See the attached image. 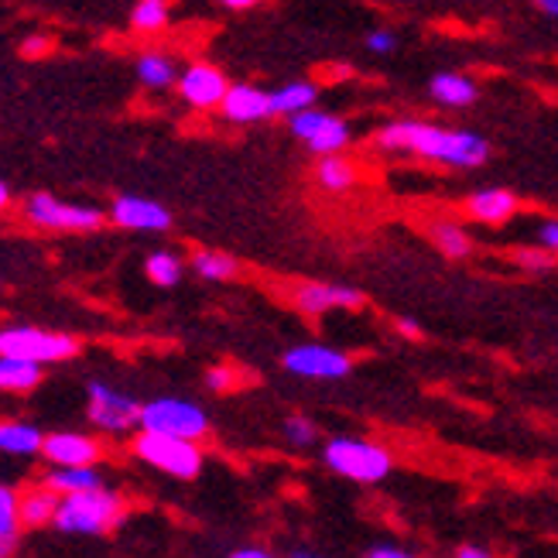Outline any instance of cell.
I'll list each match as a JSON object with an SVG mask.
<instances>
[{"label": "cell", "mask_w": 558, "mask_h": 558, "mask_svg": "<svg viewBox=\"0 0 558 558\" xmlns=\"http://www.w3.org/2000/svg\"><path fill=\"white\" fill-rule=\"evenodd\" d=\"M377 144L387 151H415L432 161H446L459 168H476L490 158V144L470 131H449L418 120H398L377 134Z\"/></svg>", "instance_id": "1"}, {"label": "cell", "mask_w": 558, "mask_h": 558, "mask_svg": "<svg viewBox=\"0 0 558 558\" xmlns=\"http://www.w3.org/2000/svg\"><path fill=\"white\" fill-rule=\"evenodd\" d=\"M124 518V500L120 494L107 490V487H89V490H80V494H65L59 500V511H56V531L62 535H83V538H93V535H107L113 531Z\"/></svg>", "instance_id": "2"}, {"label": "cell", "mask_w": 558, "mask_h": 558, "mask_svg": "<svg viewBox=\"0 0 558 558\" xmlns=\"http://www.w3.org/2000/svg\"><path fill=\"white\" fill-rule=\"evenodd\" d=\"M134 456L179 480H196L203 470V449L192 439H179V435H165V432L141 428V435L134 439Z\"/></svg>", "instance_id": "3"}, {"label": "cell", "mask_w": 558, "mask_h": 558, "mask_svg": "<svg viewBox=\"0 0 558 558\" xmlns=\"http://www.w3.org/2000/svg\"><path fill=\"white\" fill-rule=\"evenodd\" d=\"M83 347L76 336L69 332H48V329H35V326H11L0 329V353L4 356H21L32 363H62L72 360Z\"/></svg>", "instance_id": "4"}, {"label": "cell", "mask_w": 558, "mask_h": 558, "mask_svg": "<svg viewBox=\"0 0 558 558\" xmlns=\"http://www.w3.org/2000/svg\"><path fill=\"white\" fill-rule=\"evenodd\" d=\"M326 466L356 483H377L391 473V452L363 439H332L326 446Z\"/></svg>", "instance_id": "5"}, {"label": "cell", "mask_w": 558, "mask_h": 558, "mask_svg": "<svg viewBox=\"0 0 558 558\" xmlns=\"http://www.w3.org/2000/svg\"><path fill=\"white\" fill-rule=\"evenodd\" d=\"M24 220L41 230L89 233V230H100L107 223V216L96 206H72V203L56 199L52 192H35V196L24 203Z\"/></svg>", "instance_id": "6"}, {"label": "cell", "mask_w": 558, "mask_h": 558, "mask_svg": "<svg viewBox=\"0 0 558 558\" xmlns=\"http://www.w3.org/2000/svg\"><path fill=\"white\" fill-rule=\"evenodd\" d=\"M141 428L148 432H165V435H179V439L199 442L209 432V418L199 404L182 401V398H158L141 404Z\"/></svg>", "instance_id": "7"}, {"label": "cell", "mask_w": 558, "mask_h": 558, "mask_svg": "<svg viewBox=\"0 0 558 558\" xmlns=\"http://www.w3.org/2000/svg\"><path fill=\"white\" fill-rule=\"evenodd\" d=\"M86 415L96 428L120 435V432H131L141 425V404L131 395L117 391V387L93 380L86 387Z\"/></svg>", "instance_id": "8"}, {"label": "cell", "mask_w": 558, "mask_h": 558, "mask_svg": "<svg viewBox=\"0 0 558 558\" xmlns=\"http://www.w3.org/2000/svg\"><path fill=\"white\" fill-rule=\"evenodd\" d=\"M291 134L302 137L315 155H332L343 151L350 144V128L339 117L323 113V110H299L291 113Z\"/></svg>", "instance_id": "9"}, {"label": "cell", "mask_w": 558, "mask_h": 558, "mask_svg": "<svg viewBox=\"0 0 558 558\" xmlns=\"http://www.w3.org/2000/svg\"><path fill=\"white\" fill-rule=\"evenodd\" d=\"M284 371L288 374H299V377H319V380H329V377H347L353 360L339 350H329V347H295L284 353Z\"/></svg>", "instance_id": "10"}, {"label": "cell", "mask_w": 558, "mask_h": 558, "mask_svg": "<svg viewBox=\"0 0 558 558\" xmlns=\"http://www.w3.org/2000/svg\"><path fill=\"white\" fill-rule=\"evenodd\" d=\"M230 83L227 76L216 65H206V62H196V65H189L182 76H179V93H182V100L192 104V107H199V110H209V107H220L223 104V96H227Z\"/></svg>", "instance_id": "11"}, {"label": "cell", "mask_w": 558, "mask_h": 558, "mask_svg": "<svg viewBox=\"0 0 558 558\" xmlns=\"http://www.w3.org/2000/svg\"><path fill=\"white\" fill-rule=\"evenodd\" d=\"M41 456L52 466H89L100 459V442L89 439L83 432H56V435H45Z\"/></svg>", "instance_id": "12"}, {"label": "cell", "mask_w": 558, "mask_h": 558, "mask_svg": "<svg viewBox=\"0 0 558 558\" xmlns=\"http://www.w3.org/2000/svg\"><path fill=\"white\" fill-rule=\"evenodd\" d=\"M110 220L124 230H155L158 233V230L172 227V213L144 196H120L110 206Z\"/></svg>", "instance_id": "13"}, {"label": "cell", "mask_w": 558, "mask_h": 558, "mask_svg": "<svg viewBox=\"0 0 558 558\" xmlns=\"http://www.w3.org/2000/svg\"><path fill=\"white\" fill-rule=\"evenodd\" d=\"M223 117L233 120V124H257V120H268L275 117L271 110V93H264L257 86H247V83H236L227 89L223 104H220Z\"/></svg>", "instance_id": "14"}, {"label": "cell", "mask_w": 558, "mask_h": 558, "mask_svg": "<svg viewBox=\"0 0 558 558\" xmlns=\"http://www.w3.org/2000/svg\"><path fill=\"white\" fill-rule=\"evenodd\" d=\"M295 305L305 315H323L332 308H360L363 291L343 288V284H302L295 288Z\"/></svg>", "instance_id": "15"}, {"label": "cell", "mask_w": 558, "mask_h": 558, "mask_svg": "<svg viewBox=\"0 0 558 558\" xmlns=\"http://www.w3.org/2000/svg\"><path fill=\"white\" fill-rule=\"evenodd\" d=\"M466 209L480 223H504L518 213V196L507 189H480L466 199Z\"/></svg>", "instance_id": "16"}, {"label": "cell", "mask_w": 558, "mask_h": 558, "mask_svg": "<svg viewBox=\"0 0 558 558\" xmlns=\"http://www.w3.org/2000/svg\"><path fill=\"white\" fill-rule=\"evenodd\" d=\"M59 500L62 494L52 490L45 483L38 490H28L17 497V514H21V527H45L56 521V511H59Z\"/></svg>", "instance_id": "17"}, {"label": "cell", "mask_w": 558, "mask_h": 558, "mask_svg": "<svg viewBox=\"0 0 558 558\" xmlns=\"http://www.w3.org/2000/svg\"><path fill=\"white\" fill-rule=\"evenodd\" d=\"M45 367L32 360H21V356H4L0 353V391L8 395H28L41 384Z\"/></svg>", "instance_id": "18"}, {"label": "cell", "mask_w": 558, "mask_h": 558, "mask_svg": "<svg viewBox=\"0 0 558 558\" xmlns=\"http://www.w3.org/2000/svg\"><path fill=\"white\" fill-rule=\"evenodd\" d=\"M45 435L28 422H0V452L8 456H35L41 452Z\"/></svg>", "instance_id": "19"}, {"label": "cell", "mask_w": 558, "mask_h": 558, "mask_svg": "<svg viewBox=\"0 0 558 558\" xmlns=\"http://www.w3.org/2000/svg\"><path fill=\"white\" fill-rule=\"evenodd\" d=\"M45 483H48L52 490H59L62 497H65V494L89 490V487H104L100 470H96L93 463H89V466H56L52 473H48Z\"/></svg>", "instance_id": "20"}, {"label": "cell", "mask_w": 558, "mask_h": 558, "mask_svg": "<svg viewBox=\"0 0 558 558\" xmlns=\"http://www.w3.org/2000/svg\"><path fill=\"white\" fill-rule=\"evenodd\" d=\"M137 80L148 86V89H168L179 83V72H175V62L172 56L165 52H144L137 59Z\"/></svg>", "instance_id": "21"}, {"label": "cell", "mask_w": 558, "mask_h": 558, "mask_svg": "<svg viewBox=\"0 0 558 558\" xmlns=\"http://www.w3.org/2000/svg\"><path fill=\"white\" fill-rule=\"evenodd\" d=\"M432 96L446 107H470L476 100V83L459 76V72H442L432 80Z\"/></svg>", "instance_id": "22"}, {"label": "cell", "mask_w": 558, "mask_h": 558, "mask_svg": "<svg viewBox=\"0 0 558 558\" xmlns=\"http://www.w3.org/2000/svg\"><path fill=\"white\" fill-rule=\"evenodd\" d=\"M315 179H319V185L329 192H347L356 185V165L332 151L319 161V168H315Z\"/></svg>", "instance_id": "23"}, {"label": "cell", "mask_w": 558, "mask_h": 558, "mask_svg": "<svg viewBox=\"0 0 558 558\" xmlns=\"http://www.w3.org/2000/svg\"><path fill=\"white\" fill-rule=\"evenodd\" d=\"M315 96H319V89H315L312 83H305V80L302 83H288V86L271 93V110L291 117V113H299V110H308L315 104Z\"/></svg>", "instance_id": "24"}, {"label": "cell", "mask_w": 558, "mask_h": 558, "mask_svg": "<svg viewBox=\"0 0 558 558\" xmlns=\"http://www.w3.org/2000/svg\"><path fill=\"white\" fill-rule=\"evenodd\" d=\"M192 268H196V275L206 281H230V278H236L240 264L220 251H199L196 257H192Z\"/></svg>", "instance_id": "25"}, {"label": "cell", "mask_w": 558, "mask_h": 558, "mask_svg": "<svg viewBox=\"0 0 558 558\" xmlns=\"http://www.w3.org/2000/svg\"><path fill=\"white\" fill-rule=\"evenodd\" d=\"M428 233H432V240L439 244V251L446 257H466L473 251V244H470V236L463 233V227H456L449 220H435L428 227Z\"/></svg>", "instance_id": "26"}, {"label": "cell", "mask_w": 558, "mask_h": 558, "mask_svg": "<svg viewBox=\"0 0 558 558\" xmlns=\"http://www.w3.org/2000/svg\"><path fill=\"white\" fill-rule=\"evenodd\" d=\"M144 275H148L155 284L161 288H172L182 281V260L172 254V251H158L148 257V264H144Z\"/></svg>", "instance_id": "27"}, {"label": "cell", "mask_w": 558, "mask_h": 558, "mask_svg": "<svg viewBox=\"0 0 558 558\" xmlns=\"http://www.w3.org/2000/svg\"><path fill=\"white\" fill-rule=\"evenodd\" d=\"M131 24L137 32H161L168 24V0H137V8L131 14Z\"/></svg>", "instance_id": "28"}, {"label": "cell", "mask_w": 558, "mask_h": 558, "mask_svg": "<svg viewBox=\"0 0 558 558\" xmlns=\"http://www.w3.org/2000/svg\"><path fill=\"white\" fill-rule=\"evenodd\" d=\"M0 538H8V542H17L21 538L17 494L11 487H0Z\"/></svg>", "instance_id": "29"}, {"label": "cell", "mask_w": 558, "mask_h": 558, "mask_svg": "<svg viewBox=\"0 0 558 558\" xmlns=\"http://www.w3.org/2000/svg\"><path fill=\"white\" fill-rule=\"evenodd\" d=\"M284 439L291 446H312L315 442V425L308 418H302V415H291L284 422Z\"/></svg>", "instance_id": "30"}, {"label": "cell", "mask_w": 558, "mask_h": 558, "mask_svg": "<svg viewBox=\"0 0 558 558\" xmlns=\"http://www.w3.org/2000/svg\"><path fill=\"white\" fill-rule=\"evenodd\" d=\"M514 260L521 264V268L542 271V268H551L555 264V251H548V247H545V254L542 251H514Z\"/></svg>", "instance_id": "31"}, {"label": "cell", "mask_w": 558, "mask_h": 558, "mask_svg": "<svg viewBox=\"0 0 558 558\" xmlns=\"http://www.w3.org/2000/svg\"><path fill=\"white\" fill-rule=\"evenodd\" d=\"M206 387H209V391H233V387H236V371L233 367H213L206 374Z\"/></svg>", "instance_id": "32"}, {"label": "cell", "mask_w": 558, "mask_h": 558, "mask_svg": "<svg viewBox=\"0 0 558 558\" xmlns=\"http://www.w3.org/2000/svg\"><path fill=\"white\" fill-rule=\"evenodd\" d=\"M367 45H371V52H395V45H398V38L391 35V32H371V38H367Z\"/></svg>", "instance_id": "33"}, {"label": "cell", "mask_w": 558, "mask_h": 558, "mask_svg": "<svg viewBox=\"0 0 558 558\" xmlns=\"http://www.w3.org/2000/svg\"><path fill=\"white\" fill-rule=\"evenodd\" d=\"M538 240H542V247L558 254V220H545L542 230H538Z\"/></svg>", "instance_id": "34"}, {"label": "cell", "mask_w": 558, "mask_h": 558, "mask_svg": "<svg viewBox=\"0 0 558 558\" xmlns=\"http://www.w3.org/2000/svg\"><path fill=\"white\" fill-rule=\"evenodd\" d=\"M367 555H371V558H404L408 551H404V548H398V545H374Z\"/></svg>", "instance_id": "35"}, {"label": "cell", "mask_w": 558, "mask_h": 558, "mask_svg": "<svg viewBox=\"0 0 558 558\" xmlns=\"http://www.w3.org/2000/svg\"><path fill=\"white\" fill-rule=\"evenodd\" d=\"M398 329H401V336H408V339H422V326H418V323H411V319H398Z\"/></svg>", "instance_id": "36"}, {"label": "cell", "mask_w": 558, "mask_h": 558, "mask_svg": "<svg viewBox=\"0 0 558 558\" xmlns=\"http://www.w3.org/2000/svg\"><path fill=\"white\" fill-rule=\"evenodd\" d=\"M48 48V38H28L24 41V56H41Z\"/></svg>", "instance_id": "37"}, {"label": "cell", "mask_w": 558, "mask_h": 558, "mask_svg": "<svg viewBox=\"0 0 558 558\" xmlns=\"http://www.w3.org/2000/svg\"><path fill=\"white\" fill-rule=\"evenodd\" d=\"M456 555H459V558H487L490 551H487V548H476V545H463Z\"/></svg>", "instance_id": "38"}, {"label": "cell", "mask_w": 558, "mask_h": 558, "mask_svg": "<svg viewBox=\"0 0 558 558\" xmlns=\"http://www.w3.org/2000/svg\"><path fill=\"white\" fill-rule=\"evenodd\" d=\"M233 555H236V558H268V551H264V548H257V545H247V548H236Z\"/></svg>", "instance_id": "39"}, {"label": "cell", "mask_w": 558, "mask_h": 558, "mask_svg": "<svg viewBox=\"0 0 558 558\" xmlns=\"http://www.w3.org/2000/svg\"><path fill=\"white\" fill-rule=\"evenodd\" d=\"M535 4L545 11V14H551V17H558V0H535Z\"/></svg>", "instance_id": "40"}, {"label": "cell", "mask_w": 558, "mask_h": 558, "mask_svg": "<svg viewBox=\"0 0 558 558\" xmlns=\"http://www.w3.org/2000/svg\"><path fill=\"white\" fill-rule=\"evenodd\" d=\"M227 8H233V11H244V8H254L257 0H223Z\"/></svg>", "instance_id": "41"}, {"label": "cell", "mask_w": 558, "mask_h": 558, "mask_svg": "<svg viewBox=\"0 0 558 558\" xmlns=\"http://www.w3.org/2000/svg\"><path fill=\"white\" fill-rule=\"evenodd\" d=\"M17 548V542H8V538H0V558H8L11 551Z\"/></svg>", "instance_id": "42"}, {"label": "cell", "mask_w": 558, "mask_h": 558, "mask_svg": "<svg viewBox=\"0 0 558 558\" xmlns=\"http://www.w3.org/2000/svg\"><path fill=\"white\" fill-rule=\"evenodd\" d=\"M11 203V189L4 185V182H0V209H4Z\"/></svg>", "instance_id": "43"}]
</instances>
